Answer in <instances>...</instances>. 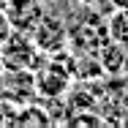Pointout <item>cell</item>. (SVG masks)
<instances>
[{
	"instance_id": "1",
	"label": "cell",
	"mask_w": 128,
	"mask_h": 128,
	"mask_svg": "<svg viewBox=\"0 0 128 128\" xmlns=\"http://www.w3.org/2000/svg\"><path fill=\"white\" fill-rule=\"evenodd\" d=\"M109 33H112L114 44H128V8H123L120 14L112 16V22H109Z\"/></svg>"
}]
</instances>
